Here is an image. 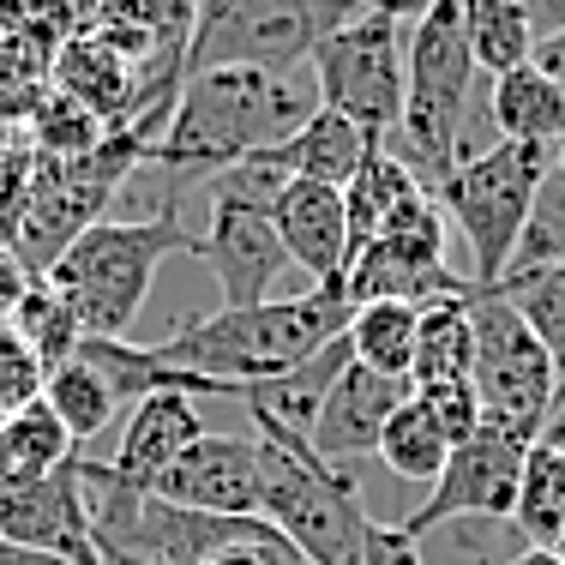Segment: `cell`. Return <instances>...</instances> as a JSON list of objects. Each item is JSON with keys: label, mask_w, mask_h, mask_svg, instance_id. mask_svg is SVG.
Instances as JSON below:
<instances>
[{"label": "cell", "mask_w": 565, "mask_h": 565, "mask_svg": "<svg viewBox=\"0 0 565 565\" xmlns=\"http://www.w3.org/2000/svg\"><path fill=\"white\" fill-rule=\"evenodd\" d=\"M355 301L343 282L307 295H271L259 307H235V313L193 319L186 331H174L169 343H157V355L169 361V373H181L193 392H247L277 373L301 367L307 355H319L331 338H343Z\"/></svg>", "instance_id": "obj_2"}, {"label": "cell", "mask_w": 565, "mask_h": 565, "mask_svg": "<svg viewBox=\"0 0 565 565\" xmlns=\"http://www.w3.org/2000/svg\"><path fill=\"white\" fill-rule=\"evenodd\" d=\"M361 12H380V19H397V24H415L422 12H434L439 0H355Z\"/></svg>", "instance_id": "obj_38"}, {"label": "cell", "mask_w": 565, "mask_h": 565, "mask_svg": "<svg viewBox=\"0 0 565 565\" xmlns=\"http://www.w3.org/2000/svg\"><path fill=\"white\" fill-rule=\"evenodd\" d=\"M415 403L434 415V427L451 439V446H463V439L481 427V397H476V385H422V392H415Z\"/></svg>", "instance_id": "obj_32"}, {"label": "cell", "mask_w": 565, "mask_h": 565, "mask_svg": "<svg viewBox=\"0 0 565 565\" xmlns=\"http://www.w3.org/2000/svg\"><path fill=\"white\" fill-rule=\"evenodd\" d=\"M151 500L211 518H259V439L241 434H199L174 463L157 476Z\"/></svg>", "instance_id": "obj_12"}, {"label": "cell", "mask_w": 565, "mask_h": 565, "mask_svg": "<svg viewBox=\"0 0 565 565\" xmlns=\"http://www.w3.org/2000/svg\"><path fill=\"white\" fill-rule=\"evenodd\" d=\"M409 392H415L409 380H385V373H367L361 361H349L343 380L331 385L326 409H319L313 434H307V446H313V457L349 469L355 457L380 451L385 422H392L403 403H409Z\"/></svg>", "instance_id": "obj_14"}, {"label": "cell", "mask_w": 565, "mask_h": 565, "mask_svg": "<svg viewBox=\"0 0 565 565\" xmlns=\"http://www.w3.org/2000/svg\"><path fill=\"white\" fill-rule=\"evenodd\" d=\"M469 319H476V373H469V385L481 397V422L511 427L535 446L559 403L554 361L518 319V307L505 301V289H469Z\"/></svg>", "instance_id": "obj_9"}, {"label": "cell", "mask_w": 565, "mask_h": 565, "mask_svg": "<svg viewBox=\"0 0 565 565\" xmlns=\"http://www.w3.org/2000/svg\"><path fill=\"white\" fill-rule=\"evenodd\" d=\"M43 361L31 355L12 331H0V415H12V409H24L31 397H43Z\"/></svg>", "instance_id": "obj_33"}, {"label": "cell", "mask_w": 565, "mask_h": 565, "mask_svg": "<svg viewBox=\"0 0 565 565\" xmlns=\"http://www.w3.org/2000/svg\"><path fill=\"white\" fill-rule=\"evenodd\" d=\"M476 289V282H469ZM476 373V319H469V295L422 307V331H415V361L409 385H469Z\"/></svg>", "instance_id": "obj_19"}, {"label": "cell", "mask_w": 565, "mask_h": 565, "mask_svg": "<svg viewBox=\"0 0 565 565\" xmlns=\"http://www.w3.org/2000/svg\"><path fill=\"white\" fill-rule=\"evenodd\" d=\"M523 457H530V439L511 434V427L481 422L463 446H451L439 481L422 493V505L403 518V530L422 542V535L446 530V523H511Z\"/></svg>", "instance_id": "obj_10"}, {"label": "cell", "mask_w": 565, "mask_h": 565, "mask_svg": "<svg viewBox=\"0 0 565 565\" xmlns=\"http://www.w3.org/2000/svg\"><path fill=\"white\" fill-rule=\"evenodd\" d=\"M43 403L55 409V422L66 427V439L73 446H85V439H97L103 427L120 415V403L109 392V380H103L97 367H90L85 355H73V361H61L55 373L43 380Z\"/></svg>", "instance_id": "obj_26"}, {"label": "cell", "mask_w": 565, "mask_h": 565, "mask_svg": "<svg viewBox=\"0 0 565 565\" xmlns=\"http://www.w3.org/2000/svg\"><path fill=\"white\" fill-rule=\"evenodd\" d=\"M313 97L319 109L355 120L373 145H392L409 103V24L380 12H349L313 49Z\"/></svg>", "instance_id": "obj_8"}, {"label": "cell", "mask_w": 565, "mask_h": 565, "mask_svg": "<svg viewBox=\"0 0 565 565\" xmlns=\"http://www.w3.org/2000/svg\"><path fill=\"white\" fill-rule=\"evenodd\" d=\"M535 265H565V145H554V157H547L530 228H523L518 253H511V271H535Z\"/></svg>", "instance_id": "obj_30"}, {"label": "cell", "mask_w": 565, "mask_h": 565, "mask_svg": "<svg viewBox=\"0 0 565 565\" xmlns=\"http://www.w3.org/2000/svg\"><path fill=\"white\" fill-rule=\"evenodd\" d=\"M319 109V97H307L295 78L282 73H253V66H217V73H193L174 97V115L163 139L151 145V163L169 174L157 211H174L181 193L205 186L217 169L241 163L253 151H277L307 115Z\"/></svg>", "instance_id": "obj_1"}, {"label": "cell", "mask_w": 565, "mask_h": 565, "mask_svg": "<svg viewBox=\"0 0 565 565\" xmlns=\"http://www.w3.org/2000/svg\"><path fill=\"white\" fill-rule=\"evenodd\" d=\"M463 7V36H469V55H476V73H518L530 66V49H535V31L511 0H457Z\"/></svg>", "instance_id": "obj_27"}, {"label": "cell", "mask_w": 565, "mask_h": 565, "mask_svg": "<svg viewBox=\"0 0 565 565\" xmlns=\"http://www.w3.org/2000/svg\"><path fill=\"white\" fill-rule=\"evenodd\" d=\"M24 289H31V271H24L19 259H12L7 247H0V331H7V319L19 313V301H24Z\"/></svg>", "instance_id": "obj_35"}, {"label": "cell", "mask_w": 565, "mask_h": 565, "mask_svg": "<svg viewBox=\"0 0 565 565\" xmlns=\"http://www.w3.org/2000/svg\"><path fill=\"white\" fill-rule=\"evenodd\" d=\"M500 289H505V301L518 307L523 326L535 331V343L547 349V361H554V380H559V403H565V265L511 271Z\"/></svg>", "instance_id": "obj_29"}, {"label": "cell", "mask_w": 565, "mask_h": 565, "mask_svg": "<svg viewBox=\"0 0 565 565\" xmlns=\"http://www.w3.org/2000/svg\"><path fill=\"white\" fill-rule=\"evenodd\" d=\"M109 139V127H103L90 109H78L73 97H49L36 103V145H43L49 157H61V163H78V157H90L97 145Z\"/></svg>", "instance_id": "obj_31"}, {"label": "cell", "mask_w": 565, "mask_h": 565, "mask_svg": "<svg viewBox=\"0 0 565 565\" xmlns=\"http://www.w3.org/2000/svg\"><path fill=\"white\" fill-rule=\"evenodd\" d=\"M367 151H380V145H373L355 120H343L338 109H313L277 145V163L289 181H313V186H338L343 193V186L355 181V169L367 163Z\"/></svg>", "instance_id": "obj_18"}, {"label": "cell", "mask_w": 565, "mask_h": 565, "mask_svg": "<svg viewBox=\"0 0 565 565\" xmlns=\"http://www.w3.org/2000/svg\"><path fill=\"white\" fill-rule=\"evenodd\" d=\"M0 542L36 547V554H61L73 565H103L97 542H90L78 469L61 463L43 481H0Z\"/></svg>", "instance_id": "obj_13"}, {"label": "cell", "mask_w": 565, "mask_h": 565, "mask_svg": "<svg viewBox=\"0 0 565 565\" xmlns=\"http://www.w3.org/2000/svg\"><path fill=\"white\" fill-rule=\"evenodd\" d=\"M331 7H355V0H331Z\"/></svg>", "instance_id": "obj_43"}, {"label": "cell", "mask_w": 565, "mask_h": 565, "mask_svg": "<svg viewBox=\"0 0 565 565\" xmlns=\"http://www.w3.org/2000/svg\"><path fill=\"white\" fill-rule=\"evenodd\" d=\"M511 530L523 535V547H554L565 535V446H542V439L530 446Z\"/></svg>", "instance_id": "obj_23"}, {"label": "cell", "mask_w": 565, "mask_h": 565, "mask_svg": "<svg viewBox=\"0 0 565 565\" xmlns=\"http://www.w3.org/2000/svg\"><path fill=\"white\" fill-rule=\"evenodd\" d=\"M469 85H476V55L463 36V7L439 0L409 24V103H403L397 139L385 145L427 193H439L463 163Z\"/></svg>", "instance_id": "obj_4"}, {"label": "cell", "mask_w": 565, "mask_h": 565, "mask_svg": "<svg viewBox=\"0 0 565 565\" xmlns=\"http://www.w3.org/2000/svg\"><path fill=\"white\" fill-rule=\"evenodd\" d=\"M0 565H73L61 554H36V547H19V542H0Z\"/></svg>", "instance_id": "obj_39"}, {"label": "cell", "mask_w": 565, "mask_h": 565, "mask_svg": "<svg viewBox=\"0 0 565 565\" xmlns=\"http://www.w3.org/2000/svg\"><path fill=\"white\" fill-rule=\"evenodd\" d=\"M530 66H535V73H547L554 85H565V31L559 36H542V43L530 49Z\"/></svg>", "instance_id": "obj_37"}, {"label": "cell", "mask_w": 565, "mask_h": 565, "mask_svg": "<svg viewBox=\"0 0 565 565\" xmlns=\"http://www.w3.org/2000/svg\"><path fill=\"white\" fill-rule=\"evenodd\" d=\"M271 223H277V241L289 253V265H301L313 277V289L326 282H343L349 277V211H343V193L338 186H313V181H289L271 205Z\"/></svg>", "instance_id": "obj_15"}, {"label": "cell", "mask_w": 565, "mask_h": 565, "mask_svg": "<svg viewBox=\"0 0 565 565\" xmlns=\"http://www.w3.org/2000/svg\"><path fill=\"white\" fill-rule=\"evenodd\" d=\"M542 145H493V151H476L457 163V174L439 186V211H446V228H457L476 259V289H500L511 271V253H518L523 228H530L535 193H542L547 174Z\"/></svg>", "instance_id": "obj_7"}, {"label": "cell", "mask_w": 565, "mask_h": 565, "mask_svg": "<svg viewBox=\"0 0 565 565\" xmlns=\"http://www.w3.org/2000/svg\"><path fill=\"white\" fill-rule=\"evenodd\" d=\"M199 434H205V422H199L193 392H174V385H169V392H151V397L132 403L127 434H120L109 469L127 481L132 493H151L157 476H163V469H169L186 446H193Z\"/></svg>", "instance_id": "obj_16"}, {"label": "cell", "mask_w": 565, "mask_h": 565, "mask_svg": "<svg viewBox=\"0 0 565 565\" xmlns=\"http://www.w3.org/2000/svg\"><path fill=\"white\" fill-rule=\"evenodd\" d=\"M511 7L530 19V31H535V43L542 36H559L565 31V0H511Z\"/></svg>", "instance_id": "obj_36"}, {"label": "cell", "mask_w": 565, "mask_h": 565, "mask_svg": "<svg viewBox=\"0 0 565 565\" xmlns=\"http://www.w3.org/2000/svg\"><path fill=\"white\" fill-rule=\"evenodd\" d=\"M505 565H559V559H554V547H523V554H511Z\"/></svg>", "instance_id": "obj_40"}, {"label": "cell", "mask_w": 565, "mask_h": 565, "mask_svg": "<svg viewBox=\"0 0 565 565\" xmlns=\"http://www.w3.org/2000/svg\"><path fill=\"white\" fill-rule=\"evenodd\" d=\"M103 565H145V559H127V554H97Z\"/></svg>", "instance_id": "obj_41"}, {"label": "cell", "mask_w": 565, "mask_h": 565, "mask_svg": "<svg viewBox=\"0 0 565 565\" xmlns=\"http://www.w3.org/2000/svg\"><path fill=\"white\" fill-rule=\"evenodd\" d=\"M559 90H565V85H559ZM559 145H565V132H559Z\"/></svg>", "instance_id": "obj_44"}, {"label": "cell", "mask_w": 565, "mask_h": 565, "mask_svg": "<svg viewBox=\"0 0 565 565\" xmlns=\"http://www.w3.org/2000/svg\"><path fill=\"white\" fill-rule=\"evenodd\" d=\"M253 439H259V518L307 565H349L355 535L367 523L355 476L313 457L307 439L289 434H253Z\"/></svg>", "instance_id": "obj_5"}, {"label": "cell", "mask_w": 565, "mask_h": 565, "mask_svg": "<svg viewBox=\"0 0 565 565\" xmlns=\"http://www.w3.org/2000/svg\"><path fill=\"white\" fill-rule=\"evenodd\" d=\"M349 565H427V559H422V542H415L403 523L367 518V523H361V535H355V559H349Z\"/></svg>", "instance_id": "obj_34"}, {"label": "cell", "mask_w": 565, "mask_h": 565, "mask_svg": "<svg viewBox=\"0 0 565 565\" xmlns=\"http://www.w3.org/2000/svg\"><path fill=\"white\" fill-rule=\"evenodd\" d=\"M199 259L211 265L223 289V313L235 307L271 301V282L282 277L289 253L277 241L271 205H247V199H211V228L199 235Z\"/></svg>", "instance_id": "obj_11"}, {"label": "cell", "mask_w": 565, "mask_h": 565, "mask_svg": "<svg viewBox=\"0 0 565 565\" xmlns=\"http://www.w3.org/2000/svg\"><path fill=\"white\" fill-rule=\"evenodd\" d=\"M415 331H422V307H403V301H367L355 307L349 319V349L367 373H385V380H409V361H415Z\"/></svg>", "instance_id": "obj_24"}, {"label": "cell", "mask_w": 565, "mask_h": 565, "mask_svg": "<svg viewBox=\"0 0 565 565\" xmlns=\"http://www.w3.org/2000/svg\"><path fill=\"white\" fill-rule=\"evenodd\" d=\"M427 193L422 181H415L409 169L397 163L392 151H367V163L355 169V181L343 186V211H349V253H361L373 235H380L385 223H392V211L403 205V199Z\"/></svg>", "instance_id": "obj_22"}, {"label": "cell", "mask_w": 565, "mask_h": 565, "mask_svg": "<svg viewBox=\"0 0 565 565\" xmlns=\"http://www.w3.org/2000/svg\"><path fill=\"white\" fill-rule=\"evenodd\" d=\"M7 331L31 349L36 361H43V373H55L61 361H73V349L85 343V326H78V313L66 307V295L55 289L49 277H31V289H24L19 313L7 319Z\"/></svg>", "instance_id": "obj_25"}, {"label": "cell", "mask_w": 565, "mask_h": 565, "mask_svg": "<svg viewBox=\"0 0 565 565\" xmlns=\"http://www.w3.org/2000/svg\"><path fill=\"white\" fill-rule=\"evenodd\" d=\"M373 457H380V463L392 469V476L415 481V488L427 493V488L439 481V469H446V457H451V439L439 434L434 415H427L422 403H415V392H409V403H403L392 422H385L380 451H373Z\"/></svg>", "instance_id": "obj_28"}, {"label": "cell", "mask_w": 565, "mask_h": 565, "mask_svg": "<svg viewBox=\"0 0 565 565\" xmlns=\"http://www.w3.org/2000/svg\"><path fill=\"white\" fill-rule=\"evenodd\" d=\"M493 127H500L505 145H542L554 151L565 132V90L535 66H518V73L493 78Z\"/></svg>", "instance_id": "obj_20"}, {"label": "cell", "mask_w": 565, "mask_h": 565, "mask_svg": "<svg viewBox=\"0 0 565 565\" xmlns=\"http://www.w3.org/2000/svg\"><path fill=\"white\" fill-rule=\"evenodd\" d=\"M355 361V349H349V338H331L319 355H307L301 367L277 373V380L265 385H247V392H235L241 403H247L253 415V434H289V439H307L319 422V409H326L331 385L343 380V367Z\"/></svg>", "instance_id": "obj_17"}, {"label": "cell", "mask_w": 565, "mask_h": 565, "mask_svg": "<svg viewBox=\"0 0 565 565\" xmlns=\"http://www.w3.org/2000/svg\"><path fill=\"white\" fill-rule=\"evenodd\" d=\"M343 19L349 7H331V0H199L181 49V85L193 73H217V66L295 78V66L313 61V49Z\"/></svg>", "instance_id": "obj_6"}, {"label": "cell", "mask_w": 565, "mask_h": 565, "mask_svg": "<svg viewBox=\"0 0 565 565\" xmlns=\"http://www.w3.org/2000/svg\"><path fill=\"white\" fill-rule=\"evenodd\" d=\"M73 457L78 446L66 439V427L55 422V409L43 397L0 415V481H43L61 463H73Z\"/></svg>", "instance_id": "obj_21"}, {"label": "cell", "mask_w": 565, "mask_h": 565, "mask_svg": "<svg viewBox=\"0 0 565 565\" xmlns=\"http://www.w3.org/2000/svg\"><path fill=\"white\" fill-rule=\"evenodd\" d=\"M554 559H559V565H565V535H559V542H554Z\"/></svg>", "instance_id": "obj_42"}, {"label": "cell", "mask_w": 565, "mask_h": 565, "mask_svg": "<svg viewBox=\"0 0 565 565\" xmlns=\"http://www.w3.org/2000/svg\"><path fill=\"white\" fill-rule=\"evenodd\" d=\"M169 253L199 259V235L181 228V211H151L139 223L103 217L49 265V282L66 295L85 338H127Z\"/></svg>", "instance_id": "obj_3"}]
</instances>
